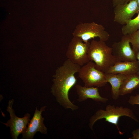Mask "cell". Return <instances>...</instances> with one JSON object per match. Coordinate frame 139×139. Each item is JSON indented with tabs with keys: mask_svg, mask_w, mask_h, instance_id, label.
<instances>
[{
	"mask_svg": "<svg viewBox=\"0 0 139 139\" xmlns=\"http://www.w3.org/2000/svg\"><path fill=\"white\" fill-rule=\"evenodd\" d=\"M81 67L67 59L56 70L51 88V92L59 105L73 111L78 109L79 107L70 100L68 93L76 84L77 79L75 74L78 72Z\"/></svg>",
	"mask_w": 139,
	"mask_h": 139,
	"instance_id": "cell-1",
	"label": "cell"
},
{
	"mask_svg": "<svg viewBox=\"0 0 139 139\" xmlns=\"http://www.w3.org/2000/svg\"><path fill=\"white\" fill-rule=\"evenodd\" d=\"M88 55L89 60L95 63L96 68L105 73L118 61L113 54L112 48L100 40H93L90 43Z\"/></svg>",
	"mask_w": 139,
	"mask_h": 139,
	"instance_id": "cell-2",
	"label": "cell"
},
{
	"mask_svg": "<svg viewBox=\"0 0 139 139\" xmlns=\"http://www.w3.org/2000/svg\"><path fill=\"white\" fill-rule=\"evenodd\" d=\"M124 116L128 117L139 123V120L130 109L108 105L106 106L105 110L99 109L91 116L89 120V126L91 130H93V127L95 123L99 119H105L106 121L115 125L119 134L122 135L123 133L120 131L118 124L119 118Z\"/></svg>",
	"mask_w": 139,
	"mask_h": 139,
	"instance_id": "cell-3",
	"label": "cell"
},
{
	"mask_svg": "<svg viewBox=\"0 0 139 139\" xmlns=\"http://www.w3.org/2000/svg\"><path fill=\"white\" fill-rule=\"evenodd\" d=\"M73 37L80 38L85 43L95 37L106 42L109 38L110 35L101 24L94 22L81 23L77 25L72 33Z\"/></svg>",
	"mask_w": 139,
	"mask_h": 139,
	"instance_id": "cell-4",
	"label": "cell"
},
{
	"mask_svg": "<svg viewBox=\"0 0 139 139\" xmlns=\"http://www.w3.org/2000/svg\"><path fill=\"white\" fill-rule=\"evenodd\" d=\"M78 73L85 86L101 87L107 83L105 73L97 69L93 62L90 61L81 67Z\"/></svg>",
	"mask_w": 139,
	"mask_h": 139,
	"instance_id": "cell-5",
	"label": "cell"
},
{
	"mask_svg": "<svg viewBox=\"0 0 139 139\" xmlns=\"http://www.w3.org/2000/svg\"><path fill=\"white\" fill-rule=\"evenodd\" d=\"M90 43L84 42L80 38L73 37L66 52L67 59L81 66L89 61L88 52Z\"/></svg>",
	"mask_w": 139,
	"mask_h": 139,
	"instance_id": "cell-6",
	"label": "cell"
},
{
	"mask_svg": "<svg viewBox=\"0 0 139 139\" xmlns=\"http://www.w3.org/2000/svg\"><path fill=\"white\" fill-rule=\"evenodd\" d=\"M14 101L13 99L10 100L7 107V111L10 115V119L6 123H2L7 127L10 128V133L12 138L18 139L19 135L22 134L27 128V125L30 120L31 115L27 113L22 117L16 116L15 114V111L12 108Z\"/></svg>",
	"mask_w": 139,
	"mask_h": 139,
	"instance_id": "cell-7",
	"label": "cell"
},
{
	"mask_svg": "<svg viewBox=\"0 0 139 139\" xmlns=\"http://www.w3.org/2000/svg\"><path fill=\"white\" fill-rule=\"evenodd\" d=\"M129 35H123L120 41L112 45V53L118 61H132L137 60L136 54L130 45Z\"/></svg>",
	"mask_w": 139,
	"mask_h": 139,
	"instance_id": "cell-8",
	"label": "cell"
},
{
	"mask_svg": "<svg viewBox=\"0 0 139 139\" xmlns=\"http://www.w3.org/2000/svg\"><path fill=\"white\" fill-rule=\"evenodd\" d=\"M46 107H41L39 110L37 107L32 118L30 119L27 128L22 134V139H32L36 133L38 132L42 134H46L47 129L44 123V118L41 115L42 112L45 110Z\"/></svg>",
	"mask_w": 139,
	"mask_h": 139,
	"instance_id": "cell-9",
	"label": "cell"
},
{
	"mask_svg": "<svg viewBox=\"0 0 139 139\" xmlns=\"http://www.w3.org/2000/svg\"><path fill=\"white\" fill-rule=\"evenodd\" d=\"M114 21L122 25L132 19L134 15L139 12V6L135 0L117 5L114 7Z\"/></svg>",
	"mask_w": 139,
	"mask_h": 139,
	"instance_id": "cell-10",
	"label": "cell"
},
{
	"mask_svg": "<svg viewBox=\"0 0 139 139\" xmlns=\"http://www.w3.org/2000/svg\"><path fill=\"white\" fill-rule=\"evenodd\" d=\"M75 87L78 96L77 100L80 102L89 99L96 102L103 103H106L108 100L107 98L100 95L98 87L82 86L78 84L75 85Z\"/></svg>",
	"mask_w": 139,
	"mask_h": 139,
	"instance_id": "cell-11",
	"label": "cell"
},
{
	"mask_svg": "<svg viewBox=\"0 0 139 139\" xmlns=\"http://www.w3.org/2000/svg\"><path fill=\"white\" fill-rule=\"evenodd\" d=\"M139 67V63L137 60L132 61H118L110 67L105 73L129 75L137 73Z\"/></svg>",
	"mask_w": 139,
	"mask_h": 139,
	"instance_id": "cell-12",
	"label": "cell"
},
{
	"mask_svg": "<svg viewBox=\"0 0 139 139\" xmlns=\"http://www.w3.org/2000/svg\"><path fill=\"white\" fill-rule=\"evenodd\" d=\"M139 88V75L137 73L125 75L120 88L119 95L131 93Z\"/></svg>",
	"mask_w": 139,
	"mask_h": 139,
	"instance_id": "cell-13",
	"label": "cell"
},
{
	"mask_svg": "<svg viewBox=\"0 0 139 139\" xmlns=\"http://www.w3.org/2000/svg\"><path fill=\"white\" fill-rule=\"evenodd\" d=\"M105 74L107 82L109 83L111 86L112 98L114 100H117L120 96V88L125 75L119 74Z\"/></svg>",
	"mask_w": 139,
	"mask_h": 139,
	"instance_id": "cell-14",
	"label": "cell"
},
{
	"mask_svg": "<svg viewBox=\"0 0 139 139\" xmlns=\"http://www.w3.org/2000/svg\"><path fill=\"white\" fill-rule=\"evenodd\" d=\"M137 16L128 21L121 28L123 35L130 34L139 29V12Z\"/></svg>",
	"mask_w": 139,
	"mask_h": 139,
	"instance_id": "cell-15",
	"label": "cell"
},
{
	"mask_svg": "<svg viewBox=\"0 0 139 139\" xmlns=\"http://www.w3.org/2000/svg\"><path fill=\"white\" fill-rule=\"evenodd\" d=\"M128 35L132 49L136 54L139 50V29L134 33Z\"/></svg>",
	"mask_w": 139,
	"mask_h": 139,
	"instance_id": "cell-16",
	"label": "cell"
},
{
	"mask_svg": "<svg viewBox=\"0 0 139 139\" xmlns=\"http://www.w3.org/2000/svg\"><path fill=\"white\" fill-rule=\"evenodd\" d=\"M128 102L129 104L133 105H139V94L130 96Z\"/></svg>",
	"mask_w": 139,
	"mask_h": 139,
	"instance_id": "cell-17",
	"label": "cell"
},
{
	"mask_svg": "<svg viewBox=\"0 0 139 139\" xmlns=\"http://www.w3.org/2000/svg\"><path fill=\"white\" fill-rule=\"evenodd\" d=\"M130 0H112V4L114 7L116 6L124 4L129 2Z\"/></svg>",
	"mask_w": 139,
	"mask_h": 139,
	"instance_id": "cell-18",
	"label": "cell"
},
{
	"mask_svg": "<svg viewBox=\"0 0 139 139\" xmlns=\"http://www.w3.org/2000/svg\"><path fill=\"white\" fill-rule=\"evenodd\" d=\"M132 134V136L129 139H139V128L133 130Z\"/></svg>",
	"mask_w": 139,
	"mask_h": 139,
	"instance_id": "cell-19",
	"label": "cell"
},
{
	"mask_svg": "<svg viewBox=\"0 0 139 139\" xmlns=\"http://www.w3.org/2000/svg\"><path fill=\"white\" fill-rule=\"evenodd\" d=\"M136 58L138 62L139 65V50L136 54ZM137 74L139 75V67L138 70Z\"/></svg>",
	"mask_w": 139,
	"mask_h": 139,
	"instance_id": "cell-20",
	"label": "cell"
},
{
	"mask_svg": "<svg viewBox=\"0 0 139 139\" xmlns=\"http://www.w3.org/2000/svg\"><path fill=\"white\" fill-rule=\"evenodd\" d=\"M137 2L138 6H139V0H135Z\"/></svg>",
	"mask_w": 139,
	"mask_h": 139,
	"instance_id": "cell-21",
	"label": "cell"
}]
</instances>
